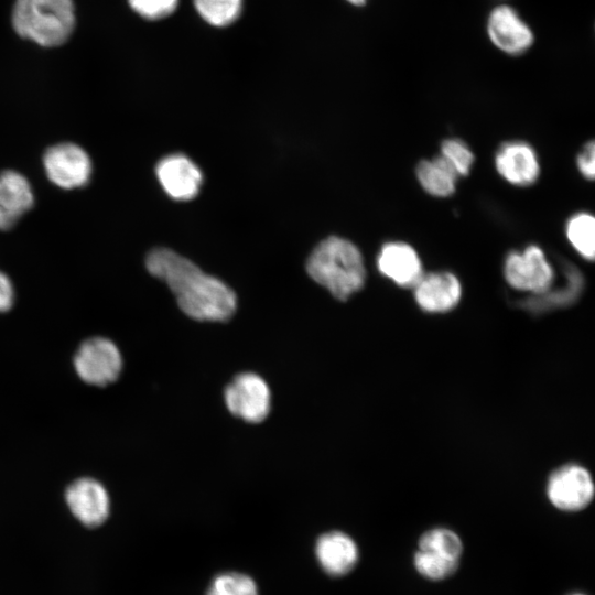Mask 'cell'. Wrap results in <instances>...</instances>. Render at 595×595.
<instances>
[{"label": "cell", "instance_id": "cell-1", "mask_svg": "<svg viewBox=\"0 0 595 595\" xmlns=\"http://www.w3.org/2000/svg\"><path fill=\"white\" fill-rule=\"evenodd\" d=\"M145 264L152 275L169 285L187 316L197 321L225 322L234 314L237 304L234 291L173 250L153 249Z\"/></svg>", "mask_w": 595, "mask_h": 595}, {"label": "cell", "instance_id": "cell-2", "mask_svg": "<svg viewBox=\"0 0 595 595\" xmlns=\"http://www.w3.org/2000/svg\"><path fill=\"white\" fill-rule=\"evenodd\" d=\"M306 270L314 281L342 301L359 291L366 279L360 251L339 237L320 242L307 259Z\"/></svg>", "mask_w": 595, "mask_h": 595}, {"label": "cell", "instance_id": "cell-3", "mask_svg": "<svg viewBox=\"0 0 595 595\" xmlns=\"http://www.w3.org/2000/svg\"><path fill=\"white\" fill-rule=\"evenodd\" d=\"M12 23L20 36L43 46H57L74 30V4L72 0H17Z\"/></svg>", "mask_w": 595, "mask_h": 595}, {"label": "cell", "instance_id": "cell-4", "mask_svg": "<svg viewBox=\"0 0 595 595\" xmlns=\"http://www.w3.org/2000/svg\"><path fill=\"white\" fill-rule=\"evenodd\" d=\"M550 504L561 511L585 509L594 499L595 483L589 470L577 463H569L551 473L545 485Z\"/></svg>", "mask_w": 595, "mask_h": 595}, {"label": "cell", "instance_id": "cell-5", "mask_svg": "<svg viewBox=\"0 0 595 595\" xmlns=\"http://www.w3.org/2000/svg\"><path fill=\"white\" fill-rule=\"evenodd\" d=\"M74 367L83 381L94 386H106L118 378L122 358L111 340L94 337L79 346L75 354Z\"/></svg>", "mask_w": 595, "mask_h": 595}, {"label": "cell", "instance_id": "cell-6", "mask_svg": "<svg viewBox=\"0 0 595 595\" xmlns=\"http://www.w3.org/2000/svg\"><path fill=\"white\" fill-rule=\"evenodd\" d=\"M43 166L48 180L64 190L85 186L93 172L87 152L72 142L48 148L43 155Z\"/></svg>", "mask_w": 595, "mask_h": 595}, {"label": "cell", "instance_id": "cell-7", "mask_svg": "<svg viewBox=\"0 0 595 595\" xmlns=\"http://www.w3.org/2000/svg\"><path fill=\"white\" fill-rule=\"evenodd\" d=\"M505 278L516 290L531 292L534 295L549 290L554 280V272L538 246H529L523 252L508 255L505 268Z\"/></svg>", "mask_w": 595, "mask_h": 595}, {"label": "cell", "instance_id": "cell-8", "mask_svg": "<svg viewBox=\"0 0 595 595\" xmlns=\"http://www.w3.org/2000/svg\"><path fill=\"white\" fill-rule=\"evenodd\" d=\"M270 389L258 375H238L225 390V402L231 414L249 423L263 421L270 411Z\"/></svg>", "mask_w": 595, "mask_h": 595}, {"label": "cell", "instance_id": "cell-9", "mask_svg": "<svg viewBox=\"0 0 595 595\" xmlns=\"http://www.w3.org/2000/svg\"><path fill=\"white\" fill-rule=\"evenodd\" d=\"M65 497L72 513L86 527H98L109 516L110 499L108 493L95 479H77L67 488Z\"/></svg>", "mask_w": 595, "mask_h": 595}, {"label": "cell", "instance_id": "cell-10", "mask_svg": "<svg viewBox=\"0 0 595 595\" xmlns=\"http://www.w3.org/2000/svg\"><path fill=\"white\" fill-rule=\"evenodd\" d=\"M487 31L493 44L507 54H521L533 43L531 29L509 6L496 7L490 12Z\"/></svg>", "mask_w": 595, "mask_h": 595}, {"label": "cell", "instance_id": "cell-11", "mask_svg": "<svg viewBox=\"0 0 595 595\" xmlns=\"http://www.w3.org/2000/svg\"><path fill=\"white\" fill-rule=\"evenodd\" d=\"M413 289L416 304L428 313H446L462 298V285L451 272L423 274Z\"/></svg>", "mask_w": 595, "mask_h": 595}, {"label": "cell", "instance_id": "cell-12", "mask_svg": "<svg viewBox=\"0 0 595 595\" xmlns=\"http://www.w3.org/2000/svg\"><path fill=\"white\" fill-rule=\"evenodd\" d=\"M163 190L174 199L193 198L202 184L199 169L186 156L172 154L163 158L155 167Z\"/></svg>", "mask_w": 595, "mask_h": 595}, {"label": "cell", "instance_id": "cell-13", "mask_svg": "<svg viewBox=\"0 0 595 595\" xmlns=\"http://www.w3.org/2000/svg\"><path fill=\"white\" fill-rule=\"evenodd\" d=\"M378 269L402 288H413L423 275L422 263L416 251L404 242H388L382 246Z\"/></svg>", "mask_w": 595, "mask_h": 595}, {"label": "cell", "instance_id": "cell-14", "mask_svg": "<svg viewBox=\"0 0 595 595\" xmlns=\"http://www.w3.org/2000/svg\"><path fill=\"white\" fill-rule=\"evenodd\" d=\"M498 173L509 183L527 186L539 176V163L534 150L526 142H507L495 158Z\"/></svg>", "mask_w": 595, "mask_h": 595}, {"label": "cell", "instance_id": "cell-15", "mask_svg": "<svg viewBox=\"0 0 595 595\" xmlns=\"http://www.w3.org/2000/svg\"><path fill=\"white\" fill-rule=\"evenodd\" d=\"M33 204V191L24 175L12 170L0 173V230L13 227Z\"/></svg>", "mask_w": 595, "mask_h": 595}, {"label": "cell", "instance_id": "cell-16", "mask_svg": "<svg viewBox=\"0 0 595 595\" xmlns=\"http://www.w3.org/2000/svg\"><path fill=\"white\" fill-rule=\"evenodd\" d=\"M315 551L322 567L332 575L348 573L358 560V548L354 540L338 531L320 537Z\"/></svg>", "mask_w": 595, "mask_h": 595}, {"label": "cell", "instance_id": "cell-17", "mask_svg": "<svg viewBox=\"0 0 595 595\" xmlns=\"http://www.w3.org/2000/svg\"><path fill=\"white\" fill-rule=\"evenodd\" d=\"M458 176L454 166L442 154L421 161L416 166V177L421 186L437 197L453 194Z\"/></svg>", "mask_w": 595, "mask_h": 595}, {"label": "cell", "instance_id": "cell-18", "mask_svg": "<svg viewBox=\"0 0 595 595\" xmlns=\"http://www.w3.org/2000/svg\"><path fill=\"white\" fill-rule=\"evenodd\" d=\"M565 275L567 280L564 286L552 292L547 290L541 294L534 295L530 299L528 306L532 310H542L567 304L575 300L582 291L584 282L583 277L580 271L571 264H566Z\"/></svg>", "mask_w": 595, "mask_h": 595}, {"label": "cell", "instance_id": "cell-19", "mask_svg": "<svg viewBox=\"0 0 595 595\" xmlns=\"http://www.w3.org/2000/svg\"><path fill=\"white\" fill-rule=\"evenodd\" d=\"M566 236L578 253L587 260L595 253V219L587 213L574 215L567 221Z\"/></svg>", "mask_w": 595, "mask_h": 595}, {"label": "cell", "instance_id": "cell-20", "mask_svg": "<svg viewBox=\"0 0 595 595\" xmlns=\"http://www.w3.org/2000/svg\"><path fill=\"white\" fill-rule=\"evenodd\" d=\"M198 14L214 26H227L241 13L242 0H194Z\"/></svg>", "mask_w": 595, "mask_h": 595}, {"label": "cell", "instance_id": "cell-21", "mask_svg": "<svg viewBox=\"0 0 595 595\" xmlns=\"http://www.w3.org/2000/svg\"><path fill=\"white\" fill-rule=\"evenodd\" d=\"M419 549L458 560L463 552V542L451 529L433 528L421 536Z\"/></svg>", "mask_w": 595, "mask_h": 595}, {"label": "cell", "instance_id": "cell-22", "mask_svg": "<svg viewBox=\"0 0 595 595\" xmlns=\"http://www.w3.org/2000/svg\"><path fill=\"white\" fill-rule=\"evenodd\" d=\"M413 562L421 575L436 581L452 575L458 566V560L421 549L415 552Z\"/></svg>", "mask_w": 595, "mask_h": 595}, {"label": "cell", "instance_id": "cell-23", "mask_svg": "<svg viewBox=\"0 0 595 595\" xmlns=\"http://www.w3.org/2000/svg\"><path fill=\"white\" fill-rule=\"evenodd\" d=\"M207 595H258L255 582L247 575L226 573L218 575Z\"/></svg>", "mask_w": 595, "mask_h": 595}, {"label": "cell", "instance_id": "cell-24", "mask_svg": "<svg viewBox=\"0 0 595 595\" xmlns=\"http://www.w3.org/2000/svg\"><path fill=\"white\" fill-rule=\"evenodd\" d=\"M441 154L454 166L458 175H466L474 161L469 148L458 139H446L442 142Z\"/></svg>", "mask_w": 595, "mask_h": 595}, {"label": "cell", "instance_id": "cell-25", "mask_svg": "<svg viewBox=\"0 0 595 595\" xmlns=\"http://www.w3.org/2000/svg\"><path fill=\"white\" fill-rule=\"evenodd\" d=\"M130 7L139 15L148 20H159L170 15L177 7L178 0H128Z\"/></svg>", "mask_w": 595, "mask_h": 595}, {"label": "cell", "instance_id": "cell-26", "mask_svg": "<svg viewBox=\"0 0 595 595\" xmlns=\"http://www.w3.org/2000/svg\"><path fill=\"white\" fill-rule=\"evenodd\" d=\"M594 153V141H589L587 144H585L583 151L577 155L578 170L588 180H593L595 174Z\"/></svg>", "mask_w": 595, "mask_h": 595}, {"label": "cell", "instance_id": "cell-27", "mask_svg": "<svg viewBox=\"0 0 595 595\" xmlns=\"http://www.w3.org/2000/svg\"><path fill=\"white\" fill-rule=\"evenodd\" d=\"M14 302V289L9 277L0 271V312L9 311Z\"/></svg>", "mask_w": 595, "mask_h": 595}, {"label": "cell", "instance_id": "cell-28", "mask_svg": "<svg viewBox=\"0 0 595 595\" xmlns=\"http://www.w3.org/2000/svg\"><path fill=\"white\" fill-rule=\"evenodd\" d=\"M347 1L354 6H363L366 3V0H347Z\"/></svg>", "mask_w": 595, "mask_h": 595}, {"label": "cell", "instance_id": "cell-29", "mask_svg": "<svg viewBox=\"0 0 595 595\" xmlns=\"http://www.w3.org/2000/svg\"><path fill=\"white\" fill-rule=\"evenodd\" d=\"M573 595H583V594H573Z\"/></svg>", "mask_w": 595, "mask_h": 595}]
</instances>
